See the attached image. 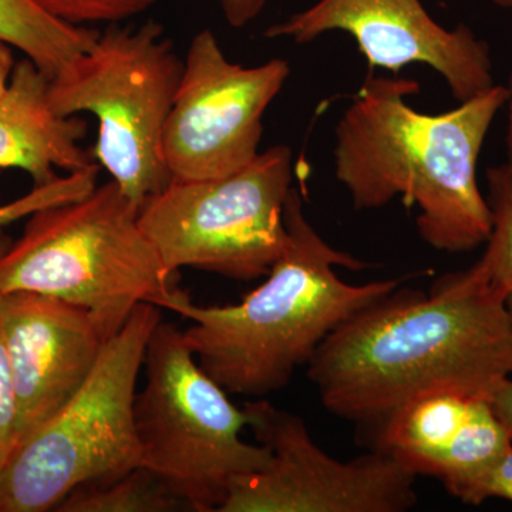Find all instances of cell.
Here are the masks:
<instances>
[{
  "mask_svg": "<svg viewBox=\"0 0 512 512\" xmlns=\"http://www.w3.org/2000/svg\"><path fill=\"white\" fill-rule=\"evenodd\" d=\"M292 150L275 146L224 177L170 181L140 208L141 228L165 268L235 279L265 278L288 244L285 205Z\"/></svg>",
  "mask_w": 512,
  "mask_h": 512,
  "instance_id": "obj_8",
  "label": "cell"
},
{
  "mask_svg": "<svg viewBox=\"0 0 512 512\" xmlns=\"http://www.w3.org/2000/svg\"><path fill=\"white\" fill-rule=\"evenodd\" d=\"M289 74L285 59L252 67L231 62L211 30L192 37L161 138L171 181L224 177L252 163L261 153L266 110Z\"/></svg>",
  "mask_w": 512,
  "mask_h": 512,
  "instance_id": "obj_10",
  "label": "cell"
},
{
  "mask_svg": "<svg viewBox=\"0 0 512 512\" xmlns=\"http://www.w3.org/2000/svg\"><path fill=\"white\" fill-rule=\"evenodd\" d=\"M493 5L501 9H512V0H491Z\"/></svg>",
  "mask_w": 512,
  "mask_h": 512,
  "instance_id": "obj_27",
  "label": "cell"
},
{
  "mask_svg": "<svg viewBox=\"0 0 512 512\" xmlns=\"http://www.w3.org/2000/svg\"><path fill=\"white\" fill-rule=\"evenodd\" d=\"M444 487L466 504L480 505L494 498L512 503V444L493 463Z\"/></svg>",
  "mask_w": 512,
  "mask_h": 512,
  "instance_id": "obj_20",
  "label": "cell"
},
{
  "mask_svg": "<svg viewBox=\"0 0 512 512\" xmlns=\"http://www.w3.org/2000/svg\"><path fill=\"white\" fill-rule=\"evenodd\" d=\"M50 15L70 23L87 26L94 23H121L147 12L160 0H36Z\"/></svg>",
  "mask_w": 512,
  "mask_h": 512,
  "instance_id": "obj_19",
  "label": "cell"
},
{
  "mask_svg": "<svg viewBox=\"0 0 512 512\" xmlns=\"http://www.w3.org/2000/svg\"><path fill=\"white\" fill-rule=\"evenodd\" d=\"M97 174L99 165L93 163L84 170L57 175L55 180L49 183L33 185L29 194L9 204H0V229L22 218H29L43 208L86 197L97 187Z\"/></svg>",
  "mask_w": 512,
  "mask_h": 512,
  "instance_id": "obj_18",
  "label": "cell"
},
{
  "mask_svg": "<svg viewBox=\"0 0 512 512\" xmlns=\"http://www.w3.org/2000/svg\"><path fill=\"white\" fill-rule=\"evenodd\" d=\"M268 0H220L222 15L232 28L241 29L264 12Z\"/></svg>",
  "mask_w": 512,
  "mask_h": 512,
  "instance_id": "obj_22",
  "label": "cell"
},
{
  "mask_svg": "<svg viewBox=\"0 0 512 512\" xmlns=\"http://www.w3.org/2000/svg\"><path fill=\"white\" fill-rule=\"evenodd\" d=\"M49 77L28 57L16 63L8 90L0 97V168H16L33 184L55 180L92 165L80 146L87 123L79 116L64 117L49 100Z\"/></svg>",
  "mask_w": 512,
  "mask_h": 512,
  "instance_id": "obj_14",
  "label": "cell"
},
{
  "mask_svg": "<svg viewBox=\"0 0 512 512\" xmlns=\"http://www.w3.org/2000/svg\"><path fill=\"white\" fill-rule=\"evenodd\" d=\"M160 322V308L140 303L79 390L12 451L0 470V512L56 510L77 487L140 466L136 386Z\"/></svg>",
  "mask_w": 512,
  "mask_h": 512,
  "instance_id": "obj_5",
  "label": "cell"
},
{
  "mask_svg": "<svg viewBox=\"0 0 512 512\" xmlns=\"http://www.w3.org/2000/svg\"><path fill=\"white\" fill-rule=\"evenodd\" d=\"M330 32L355 39L372 69L399 73L409 64H426L458 103L497 84L488 43L467 25L444 28L421 0H316L269 26L264 36L308 45Z\"/></svg>",
  "mask_w": 512,
  "mask_h": 512,
  "instance_id": "obj_11",
  "label": "cell"
},
{
  "mask_svg": "<svg viewBox=\"0 0 512 512\" xmlns=\"http://www.w3.org/2000/svg\"><path fill=\"white\" fill-rule=\"evenodd\" d=\"M507 308H508V313H510V318H511V323H512V293L507 298Z\"/></svg>",
  "mask_w": 512,
  "mask_h": 512,
  "instance_id": "obj_28",
  "label": "cell"
},
{
  "mask_svg": "<svg viewBox=\"0 0 512 512\" xmlns=\"http://www.w3.org/2000/svg\"><path fill=\"white\" fill-rule=\"evenodd\" d=\"M183 69L160 23H113L49 82L57 114L96 117L93 157L140 208L171 181L161 138Z\"/></svg>",
  "mask_w": 512,
  "mask_h": 512,
  "instance_id": "obj_7",
  "label": "cell"
},
{
  "mask_svg": "<svg viewBox=\"0 0 512 512\" xmlns=\"http://www.w3.org/2000/svg\"><path fill=\"white\" fill-rule=\"evenodd\" d=\"M0 330L18 399L15 450L79 390L106 340L86 309L26 291L0 293Z\"/></svg>",
  "mask_w": 512,
  "mask_h": 512,
  "instance_id": "obj_12",
  "label": "cell"
},
{
  "mask_svg": "<svg viewBox=\"0 0 512 512\" xmlns=\"http://www.w3.org/2000/svg\"><path fill=\"white\" fill-rule=\"evenodd\" d=\"M285 224V251L264 284L237 305L197 306L188 298L171 309L190 320L183 330L188 348L228 394L265 399L284 389L340 323L402 284L400 278L343 281L336 268L362 271L365 262L333 248L316 231L293 187Z\"/></svg>",
  "mask_w": 512,
  "mask_h": 512,
  "instance_id": "obj_3",
  "label": "cell"
},
{
  "mask_svg": "<svg viewBox=\"0 0 512 512\" xmlns=\"http://www.w3.org/2000/svg\"><path fill=\"white\" fill-rule=\"evenodd\" d=\"M485 397L437 390L414 397L379 427L377 448L443 485L471 476L511 446Z\"/></svg>",
  "mask_w": 512,
  "mask_h": 512,
  "instance_id": "obj_13",
  "label": "cell"
},
{
  "mask_svg": "<svg viewBox=\"0 0 512 512\" xmlns=\"http://www.w3.org/2000/svg\"><path fill=\"white\" fill-rule=\"evenodd\" d=\"M488 403L497 417L498 421L503 424L508 437L512 443V379L505 377L497 386L494 387L493 392L488 396Z\"/></svg>",
  "mask_w": 512,
  "mask_h": 512,
  "instance_id": "obj_23",
  "label": "cell"
},
{
  "mask_svg": "<svg viewBox=\"0 0 512 512\" xmlns=\"http://www.w3.org/2000/svg\"><path fill=\"white\" fill-rule=\"evenodd\" d=\"M485 180L491 232L473 268L494 291L508 298L512 293V163L488 168Z\"/></svg>",
  "mask_w": 512,
  "mask_h": 512,
  "instance_id": "obj_17",
  "label": "cell"
},
{
  "mask_svg": "<svg viewBox=\"0 0 512 512\" xmlns=\"http://www.w3.org/2000/svg\"><path fill=\"white\" fill-rule=\"evenodd\" d=\"M97 33L55 18L36 0H0V42L25 53L49 79L89 49Z\"/></svg>",
  "mask_w": 512,
  "mask_h": 512,
  "instance_id": "obj_15",
  "label": "cell"
},
{
  "mask_svg": "<svg viewBox=\"0 0 512 512\" xmlns=\"http://www.w3.org/2000/svg\"><path fill=\"white\" fill-rule=\"evenodd\" d=\"M511 376L507 298L473 266L440 279L429 296L397 288L370 303L329 333L308 363L328 412L376 427L421 394L488 399Z\"/></svg>",
  "mask_w": 512,
  "mask_h": 512,
  "instance_id": "obj_1",
  "label": "cell"
},
{
  "mask_svg": "<svg viewBox=\"0 0 512 512\" xmlns=\"http://www.w3.org/2000/svg\"><path fill=\"white\" fill-rule=\"evenodd\" d=\"M16 63L13 60L12 47L0 42V97L8 90Z\"/></svg>",
  "mask_w": 512,
  "mask_h": 512,
  "instance_id": "obj_24",
  "label": "cell"
},
{
  "mask_svg": "<svg viewBox=\"0 0 512 512\" xmlns=\"http://www.w3.org/2000/svg\"><path fill=\"white\" fill-rule=\"evenodd\" d=\"M10 244H12V238L8 237V235L3 232V229H0V256L5 254Z\"/></svg>",
  "mask_w": 512,
  "mask_h": 512,
  "instance_id": "obj_26",
  "label": "cell"
},
{
  "mask_svg": "<svg viewBox=\"0 0 512 512\" xmlns=\"http://www.w3.org/2000/svg\"><path fill=\"white\" fill-rule=\"evenodd\" d=\"M419 82L370 74L335 127V177L357 211L379 210L396 198L419 210L416 225L441 252L473 251L490 237L491 211L477 165L504 84L441 114L420 113L407 97Z\"/></svg>",
  "mask_w": 512,
  "mask_h": 512,
  "instance_id": "obj_2",
  "label": "cell"
},
{
  "mask_svg": "<svg viewBox=\"0 0 512 512\" xmlns=\"http://www.w3.org/2000/svg\"><path fill=\"white\" fill-rule=\"evenodd\" d=\"M505 92H507V100H505V107L507 109V136H505V144H507L508 160L512 163V70L510 77H508L507 84H504Z\"/></svg>",
  "mask_w": 512,
  "mask_h": 512,
  "instance_id": "obj_25",
  "label": "cell"
},
{
  "mask_svg": "<svg viewBox=\"0 0 512 512\" xmlns=\"http://www.w3.org/2000/svg\"><path fill=\"white\" fill-rule=\"evenodd\" d=\"M184 505L147 468L77 487L57 505L59 512H168Z\"/></svg>",
  "mask_w": 512,
  "mask_h": 512,
  "instance_id": "obj_16",
  "label": "cell"
},
{
  "mask_svg": "<svg viewBox=\"0 0 512 512\" xmlns=\"http://www.w3.org/2000/svg\"><path fill=\"white\" fill-rule=\"evenodd\" d=\"M18 421V399L12 365L0 330V470L12 454Z\"/></svg>",
  "mask_w": 512,
  "mask_h": 512,
  "instance_id": "obj_21",
  "label": "cell"
},
{
  "mask_svg": "<svg viewBox=\"0 0 512 512\" xmlns=\"http://www.w3.org/2000/svg\"><path fill=\"white\" fill-rule=\"evenodd\" d=\"M138 215L140 207L113 180L35 212L0 256V293H40L80 306L106 342L140 303L171 311L188 295L175 286Z\"/></svg>",
  "mask_w": 512,
  "mask_h": 512,
  "instance_id": "obj_4",
  "label": "cell"
},
{
  "mask_svg": "<svg viewBox=\"0 0 512 512\" xmlns=\"http://www.w3.org/2000/svg\"><path fill=\"white\" fill-rule=\"evenodd\" d=\"M146 386L134 402L140 466L195 512H220L241 478L258 473L268 448L242 439L247 414L198 365L183 332L160 323L148 342Z\"/></svg>",
  "mask_w": 512,
  "mask_h": 512,
  "instance_id": "obj_6",
  "label": "cell"
},
{
  "mask_svg": "<svg viewBox=\"0 0 512 512\" xmlns=\"http://www.w3.org/2000/svg\"><path fill=\"white\" fill-rule=\"evenodd\" d=\"M242 409L269 460L232 485L220 512H404L417 504L416 474L382 448L340 461L296 414L265 399Z\"/></svg>",
  "mask_w": 512,
  "mask_h": 512,
  "instance_id": "obj_9",
  "label": "cell"
}]
</instances>
